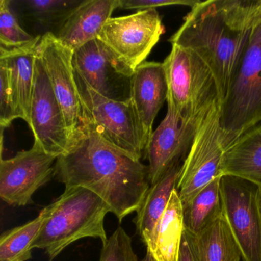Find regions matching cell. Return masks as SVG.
<instances>
[{
  "mask_svg": "<svg viewBox=\"0 0 261 261\" xmlns=\"http://www.w3.org/2000/svg\"><path fill=\"white\" fill-rule=\"evenodd\" d=\"M55 175L65 187L98 195L120 222L138 211L151 186L149 166L102 140L86 123L57 159Z\"/></svg>",
  "mask_w": 261,
  "mask_h": 261,
  "instance_id": "1",
  "label": "cell"
},
{
  "mask_svg": "<svg viewBox=\"0 0 261 261\" xmlns=\"http://www.w3.org/2000/svg\"><path fill=\"white\" fill-rule=\"evenodd\" d=\"M261 0L199 1L169 39L196 53L218 84L221 102L238 72L256 21Z\"/></svg>",
  "mask_w": 261,
  "mask_h": 261,
  "instance_id": "2",
  "label": "cell"
},
{
  "mask_svg": "<svg viewBox=\"0 0 261 261\" xmlns=\"http://www.w3.org/2000/svg\"><path fill=\"white\" fill-rule=\"evenodd\" d=\"M48 206L49 213L32 248L45 250L49 261L82 238H99L103 244L108 241L105 218L111 208L91 191L65 187L64 193Z\"/></svg>",
  "mask_w": 261,
  "mask_h": 261,
  "instance_id": "3",
  "label": "cell"
},
{
  "mask_svg": "<svg viewBox=\"0 0 261 261\" xmlns=\"http://www.w3.org/2000/svg\"><path fill=\"white\" fill-rule=\"evenodd\" d=\"M168 85L167 107L186 121H201L221 105L213 73L194 51L172 45L163 62Z\"/></svg>",
  "mask_w": 261,
  "mask_h": 261,
  "instance_id": "4",
  "label": "cell"
},
{
  "mask_svg": "<svg viewBox=\"0 0 261 261\" xmlns=\"http://www.w3.org/2000/svg\"><path fill=\"white\" fill-rule=\"evenodd\" d=\"M261 120V14L238 72L221 105L220 124L225 149Z\"/></svg>",
  "mask_w": 261,
  "mask_h": 261,
  "instance_id": "5",
  "label": "cell"
},
{
  "mask_svg": "<svg viewBox=\"0 0 261 261\" xmlns=\"http://www.w3.org/2000/svg\"><path fill=\"white\" fill-rule=\"evenodd\" d=\"M83 123L116 149L141 160L148 140L132 101L111 100L96 92L74 69Z\"/></svg>",
  "mask_w": 261,
  "mask_h": 261,
  "instance_id": "6",
  "label": "cell"
},
{
  "mask_svg": "<svg viewBox=\"0 0 261 261\" xmlns=\"http://www.w3.org/2000/svg\"><path fill=\"white\" fill-rule=\"evenodd\" d=\"M220 117L221 103H218L198 125L177 182L176 191L182 207L215 178L222 175L221 163L225 146Z\"/></svg>",
  "mask_w": 261,
  "mask_h": 261,
  "instance_id": "7",
  "label": "cell"
},
{
  "mask_svg": "<svg viewBox=\"0 0 261 261\" xmlns=\"http://www.w3.org/2000/svg\"><path fill=\"white\" fill-rule=\"evenodd\" d=\"M259 187L232 175L220 179L223 215L241 250L242 261H261Z\"/></svg>",
  "mask_w": 261,
  "mask_h": 261,
  "instance_id": "8",
  "label": "cell"
},
{
  "mask_svg": "<svg viewBox=\"0 0 261 261\" xmlns=\"http://www.w3.org/2000/svg\"><path fill=\"white\" fill-rule=\"evenodd\" d=\"M164 31L156 9H149L129 16L111 17L97 39L122 62L136 70L145 62Z\"/></svg>",
  "mask_w": 261,
  "mask_h": 261,
  "instance_id": "9",
  "label": "cell"
},
{
  "mask_svg": "<svg viewBox=\"0 0 261 261\" xmlns=\"http://www.w3.org/2000/svg\"><path fill=\"white\" fill-rule=\"evenodd\" d=\"M73 66L100 95L117 101H130L135 70L122 62L98 39L74 51Z\"/></svg>",
  "mask_w": 261,
  "mask_h": 261,
  "instance_id": "10",
  "label": "cell"
},
{
  "mask_svg": "<svg viewBox=\"0 0 261 261\" xmlns=\"http://www.w3.org/2000/svg\"><path fill=\"white\" fill-rule=\"evenodd\" d=\"M28 124L34 135L35 144L47 153L59 157L68 152L71 138L65 116L38 51Z\"/></svg>",
  "mask_w": 261,
  "mask_h": 261,
  "instance_id": "11",
  "label": "cell"
},
{
  "mask_svg": "<svg viewBox=\"0 0 261 261\" xmlns=\"http://www.w3.org/2000/svg\"><path fill=\"white\" fill-rule=\"evenodd\" d=\"M39 145L0 161V197L12 206H25L35 192L55 175L57 159Z\"/></svg>",
  "mask_w": 261,
  "mask_h": 261,
  "instance_id": "12",
  "label": "cell"
},
{
  "mask_svg": "<svg viewBox=\"0 0 261 261\" xmlns=\"http://www.w3.org/2000/svg\"><path fill=\"white\" fill-rule=\"evenodd\" d=\"M38 55L42 59L51 88L63 111L71 141L82 128L83 121L74 79V51L62 45L53 33H48L41 37Z\"/></svg>",
  "mask_w": 261,
  "mask_h": 261,
  "instance_id": "13",
  "label": "cell"
},
{
  "mask_svg": "<svg viewBox=\"0 0 261 261\" xmlns=\"http://www.w3.org/2000/svg\"><path fill=\"white\" fill-rule=\"evenodd\" d=\"M201 121L182 120L167 107L166 117L152 132L145 151L151 186L175 165L184 163Z\"/></svg>",
  "mask_w": 261,
  "mask_h": 261,
  "instance_id": "14",
  "label": "cell"
},
{
  "mask_svg": "<svg viewBox=\"0 0 261 261\" xmlns=\"http://www.w3.org/2000/svg\"><path fill=\"white\" fill-rule=\"evenodd\" d=\"M168 85L163 63L145 62L137 67L132 79L131 101L148 142L159 111L167 100Z\"/></svg>",
  "mask_w": 261,
  "mask_h": 261,
  "instance_id": "15",
  "label": "cell"
},
{
  "mask_svg": "<svg viewBox=\"0 0 261 261\" xmlns=\"http://www.w3.org/2000/svg\"><path fill=\"white\" fill-rule=\"evenodd\" d=\"M119 0H84L55 36L73 51L97 39Z\"/></svg>",
  "mask_w": 261,
  "mask_h": 261,
  "instance_id": "16",
  "label": "cell"
},
{
  "mask_svg": "<svg viewBox=\"0 0 261 261\" xmlns=\"http://www.w3.org/2000/svg\"><path fill=\"white\" fill-rule=\"evenodd\" d=\"M41 37L22 48H0V62L8 69L15 103L20 118L30 122L34 83L35 62Z\"/></svg>",
  "mask_w": 261,
  "mask_h": 261,
  "instance_id": "17",
  "label": "cell"
},
{
  "mask_svg": "<svg viewBox=\"0 0 261 261\" xmlns=\"http://www.w3.org/2000/svg\"><path fill=\"white\" fill-rule=\"evenodd\" d=\"M221 171L222 175L239 177L261 188V120L229 145Z\"/></svg>",
  "mask_w": 261,
  "mask_h": 261,
  "instance_id": "18",
  "label": "cell"
},
{
  "mask_svg": "<svg viewBox=\"0 0 261 261\" xmlns=\"http://www.w3.org/2000/svg\"><path fill=\"white\" fill-rule=\"evenodd\" d=\"M182 165L183 163L175 165L150 186L137 211L135 221L137 233L146 247L150 244L155 227L167 207L172 192L176 189Z\"/></svg>",
  "mask_w": 261,
  "mask_h": 261,
  "instance_id": "19",
  "label": "cell"
},
{
  "mask_svg": "<svg viewBox=\"0 0 261 261\" xmlns=\"http://www.w3.org/2000/svg\"><path fill=\"white\" fill-rule=\"evenodd\" d=\"M184 229L182 204L175 189L146 247L147 252L155 261H178Z\"/></svg>",
  "mask_w": 261,
  "mask_h": 261,
  "instance_id": "20",
  "label": "cell"
},
{
  "mask_svg": "<svg viewBox=\"0 0 261 261\" xmlns=\"http://www.w3.org/2000/svg\"><path fill=\"white\" fill-rule=\"evenodd\" d=\"M199 261H241V250L231 230L221 215L195 236Z\"/></svg>",
  "mask_w": 261,
  "mask_h": 261,
  "instance_id": "21",
  "label": "cell"
},
{
  "mask_svg": "<svg viewBox=\"0 0 261 261\" xmlns=\"http://www.w3.org/2000/svg\"><path fill=\"white\" fill-rule=\"evenodd\" d=\"M221 177L215 178L192 201L183 206L185 230L198 235L223 214Z\"/></svg>",
  "mask_w": 261,
  "mask_h": 261,
  "instance_id": "22",
  "label": "cell"
},
{
  "mask_svg": "<svg viewBox=\"0 0 261 261\" xmlns=\"http://www.w3.org/2000/svg\"><path fill=\"white\" fill-rule=\"evenodd\" d=\"M49 206L41 211L33 221L7 230L0 238V261H27L32 258V245L39 234Z\"/></svg>",
  "mask_w": 261,
  "mask_h": 261,
  "instance_id": "23",
  "label": "cell"
},
{
  "mask_svg": "<svg viewBox=\"0 0 261 261\" xmlns=\"http://www.w3.org/2000/svg\"><path fill=\"white\" fill-rule=\"evenodd\" d=\"M84 0H31L22 2L27 16L55 35L62 29Z\"/></svg>",
  "mask_w": 261,
  "mask_h": 261,
  "instance_id": "24",
  "label": "cell"
},
{
  "mask_svg": "<svg viewBox=\"0 0 261 261\" xmlns=\"http://www.w3.org/2000/svg\"><path fill=\"white\" fill-rule=\"evenodd\" d=\"M10 4L9 0L0 1V48H22L33 43L40 36L33 37L19 25Z\"/></svg>",
  "mask_w": 261,
  "mask_h": 261,
  "instance_id": "25",
  "label": "cell"
},
{
  "mask_svg": "<svg viewBox=\"0 0 261 261\" xmlns=\"http://www.w3.org/2000/svg\"><path fill=\"white\" fill-rule=\"evenodd\" d=\"M100 261H139L132 246V240L119 226L103 244Z\"/></svg>",
  "mask_w": 261,
  "mask_h": 261,
  "instance_id": "26",
  "label": "cell"
},
{
  "mask_svg": "<svg viewBox=\"0 0 261 261\" xmlns=\"http://www.w3.org/2000/svg\"><path fill=\"white\" fill-rule=\"evenodd\" d=\"M20 118L15 103L13 91L5 64L0 62V124L7 128L16 119Z\"/></svg>",
  "mask_w": 261,
  "mask_h": 261,
  "instance_id": "27",
  "label": "cell"
},
{
  "mask_svg": "<svg viewBox=\"0 0 261 261\" xmlns=\"http://www.w3.org/2000/svg\"><path fill=\"white\" fill-rule=\"evenodd\" d=\"M198 2L197 0H119V8L144 10L175 5L192 8Z\"/></svg>",
  "mask_w": 261,
  "mask_h": 261,
  "instance_id": "28",
  "label": "cell"
},
{
  "mask_svg": "<svg viewBox=\"0 0 261 261\" xmlns=\"http://www.w3.org/2000/svg\"><path fill=\"white\" fill-rule=\"evenodd\" d=\"M178 261H199L195 247V235H192L185 229L180 245Z\"/></svg>",
  "mask_w": 261,
  "mask_h": 261,
  "instance_id": "29",
  "label": "cell"
},
{
  "mask_svg": "<svg viewBox=\"0 0 261 261\" xmlns=\"http://www.w3.org/2000/svg\"><path fill=\"white\" fill-rule=\"evenodd\" d=\"M142 261H155V259H154L153 256H152L150 253L147 252L146 253V256L143 258V260Z\"/></svg>",
  "mask_w": 261,
  "mask_h": 261,
  "instance_id": "30",
  "label": "cell"
},
{
  "mask_svg": "<svg viewBox=\"0 0 261 261\" xmlns=\"http://www.w3.org/2000/svg\"><path fill=\"white\" fill-rule=\"evenodd\" d=\"M258 204H259V213L261 217V188H259V193H258Z\"/></svg>",
  "mask_w": 261,
  "mask_h": 261,
  "instance_id": "31",
  "label": "cell"
}]
</instances>
